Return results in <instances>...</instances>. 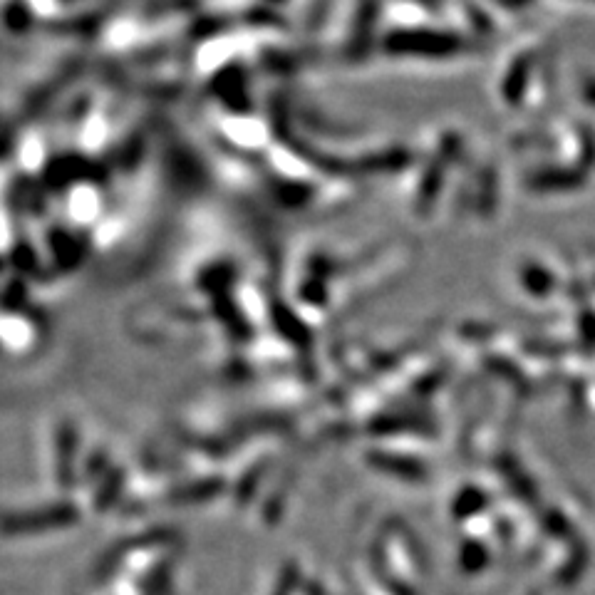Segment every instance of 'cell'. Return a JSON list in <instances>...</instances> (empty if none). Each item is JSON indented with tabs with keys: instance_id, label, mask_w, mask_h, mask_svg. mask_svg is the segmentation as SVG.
Returning <instances> with one entry per match:
<instances>
[{
	"instance_id": "obj_1",
	"label": "cell",
	"mask_w": 595,
	"mask_h": 595,
	"mask_svg": "<svg viewBox=\"0 0 595 595\" xmlns=\"http://www.w3.org/2000/svg\"><path fill=\"white\" fill-rule=\"evenodd\" d=\"M77 521V511L72 506L60 504L50 509L30 511V514H15L0 521V529L5 534H18V531H38V529H55V526H67Z\"/></svg>"
}]
</instances>
